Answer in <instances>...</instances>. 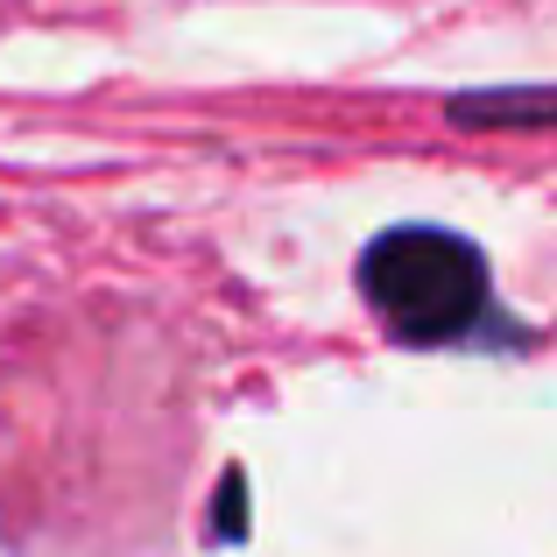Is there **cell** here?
<instances>
[{"mask_svg": "<svg viewBox=\"0 0 557 557\" xmlns=\"http://www.w3.org/2000/svg\"><path fill=\"white\" fill-rule=\"evenodd\" d=\"M360 304L409 354H530L536 332L494 304V269L480 240L451 226H381L360 247Z\"/></svg>", "mask_w": 557, "mask_h": 557, "instance_id": "cell-1", "label": "cell"}, {"mask_svg": "<svg viewBox=\"0 0 557 557\" xmlns=\"http://www.w3.org/2000/svg\"><path fill=\"white\" fill-rule=\"evenodd\" d=\"M451 127H557V85H487V92H459L445 99Z\"/></svg>", "mask_w": 557, "mask_h": 557, "instance_id": "cell-2", "label": "cell"}, {"mask_svg": "<svg viewBox=\"0 0 557 557\" xmlns=\"http://www.w3.org/2000/svg\"><path fill=\"white\" fill-rule=\"evenodd\" d=\"M240 502H247V473L233 466V473H226V487L212 494V536H226V544H240V536H247V522H240Z\"/></svg>", "mask_w": 557, "mask_h": 557, "instance_id": "cell-3", "label": "cell"}]
</instances>
